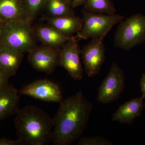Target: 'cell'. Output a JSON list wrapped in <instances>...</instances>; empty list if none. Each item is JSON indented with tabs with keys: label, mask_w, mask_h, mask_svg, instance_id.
Segmentation results:
<instances>
[{
	"label": "cell",
	"mask_w": 145,
	"mask_h": 145,
	"mask_svg": "<svg viewBox=\"0 0 145 145\" xmlns=\"http://www.w3.org/2000/svg\"><path fill=\"white\" fill-rule=\"evenodd\" d=\"M53 119L51 142L69 145L80 137L86 128L93 105L82 91L63 99Z\"/></svg>",
	"instance_id": "obj_1"
},
{
	"label": "cell",
	"mask_w": 145,
	"mask_h": 145,
	"mask_svg": "<svg viewBox=\"0 0 145 145\" xmlns=\"http://www.w3.org/2000/svg\"><path fill=\"white\" fill-rule=\"evenodd\" d=\"M18 138L24 145H47L51 142L53 119L33 105L19 109L14 120Z\"/></svg>",
	"instance_id": "obj_2"
},
{
	"label": "cell",
	"mask_w": 145,
	"mask_h": 145,
	"mask_svg": "<svg viewBox=\"0 0 145 145\" xmlns=\"http://www.w3.org/2000/svg\"><path fill=\"white\" fill-rule=\"evenodd\" d=\"M32 23L29 20L13 21L5 24L0 34V43L24 53L37 46Z\"/></svg>",
	"instance_id": "obj_3"
},
{
	"label": "cell",
	"mask_w": 145,
	"mask_h": 145,
	"mask_svg": "<svg viewBox=\"0 0 145 145\" xmlns=\"http://www.w3.org/2000/svg\"><path fill=\"white\" fill-rule=\"evenodd\" d=\"M145 41V16L137 13L120 22L114 37V46L129 50Z\"/></svg>",
	"instance_id": "obj_4"
},
{
	"label": "cell",
	"mask_w": 145,
	"mask_h": 145,
	"mask_svg": "<svg viewBox=\"0 0 145 145\" xmlns=\"http://www.w3.org/2000/svg\"><path fill=\"white\" fill-rule=\"evenodd\" d=\"M82 27L75 36L78 41L81 39L101 38L104 39L115 25L124 19L122 15H106L91 13L82 9Z\"/></svg>",
	"instance_id": "obj_5"
},
{
	"label": "cell",
	"mask_w": 145,
	"mask_h": 145,
	"mask_svg": "<svg viewBox=\"0 0 145 145\" xmlns=\"http://www.w3.org/2000/svg\"><path fill=\"white\" fill-rule=\"evenodd\" d=\"M125 79L123 70L117 63H113L98 89V102L106 104L117 101L125 88Z\"/></svg>",
	"instance_id": "obj_6"
},
{
	"label": "cell",
	"mask_w": 145,
	"mask_h": 145,
	"mask_svg": "<svg viewBox=\"0 0 145 145\" xmlns=\"http://www.w3.org/2000/svg\"><path fill=\"white\" fill-rule=\"evenodd\" d=\"M78 42L75 37L72 36L61 47L58 65L66 69L74 80H81L83 70L80 57L81 49Z\"/></svg>",
	"instance_id": "obj_7"
},
{
	"label": "cell",
	"mask_w": 145,
	"mask_h": 145,
	"mask_svg": "<svg viewBox=\"0 0 145 145\" xmlns=\"http://www.w3.org/2000/svg\"><path fill=\"white\" fill-rule=\"evenodd\" d=\"M104 39H91L87 44L81 49L85 71L89 78L99 74L105 60V47Z\"/></svg>",
	"instance_id": "obj_8"
},
{
	"label": "cell",
	"mask_w": 145,
	"mask_h": 145,
	"mask_svg": "<svg viewBox=\"0 0 145 145\" xmlns=\"http://www.w3.org/2000/svg\"><path fill=\"white\" fill-rule=\"evenodd\" d=\"M61 48L42 44L37 46L29 53V62L37 71L51 74L58 66Z\"/></svg>",
	"instance_id": "obj_9"
},
{
	"label": "cell",
	"mask_w": 145,
	"mask_h": 145,
	"mask_svg": "<svg viewBox=\"0 0 145 145\" xmlns=\"http://www.w3.org/2000/svg\"><path fill=\"white\" fill-rule=\"evenodd\" d=\"M19 91L21 95H26L46 102L59 103L63 100L59 86L46 79L32 82L23 87Z\"/></svg>",
	"instance_id": "obj_10"
},
{
	"label": "cell",
	"mask_w": 145,
	"mask_h": 145,
	"mask_svg": "<svg viewBox=\"0 0 145 145\" xmlns=\"http://www.w3.org/2000/svg\"><path fill=\"white\" fill-rule=\"evenodd\" d=\"M21 94L11 84L0 89V122L16 114L19 108Z\"/></svg>",
	"instance_id": "obj_11"
},
{
	"label": "cell",
	"mask_w": 145,
	"mask_h": 145,
	"mask_svg": "<svg viewBox=\"0 0 145 145\" xmlns=\"http://www.w3.org/2000/svg\"><path fill=\"white\" fill-rule=\"evenodd\" d=\"M141 97L132 99L120 106L112 116L113 121L120 123H127L131 124L135 118L140 117L144 107L145 104Z\"/></svg>",
	"instance_id": "obj_12"
},
{
	"label": "cell",
	"mask_w": 145,
	"mask_h": 145,
	"mask_svg": "<svg viewBox=\"0 0 145 145\" xmlns=\"http://www.w3.org/2000/svg\"><path fill=\"white\" fill-rule=\"evenodd\" d=\"M34 31L36 39L42 44L55 48H61L72 37L65 36L57 29L48 24L39 25Z\"/></svg>",
	"instance_id": "obj_13"
},
{
	"label": "cell",
	"mask_w": 145,
	"mask_h": 145,
	"mask_svg": "<svg viewBox=\"0 0 145 145\" xmlns=\"http://www.w3.org/2000/svg\"><path fill=\"white\" fill-rule=\"evenodd\" d=\"M23 57V53L0 43V68L10 77L16 75Z\"/></svg>",
	"instance_id": "obj_14"
},
{
	"label": "cell",
	"mask_w": 145,
	"mask_h": 145,
	"mask_svg": "<svg viewBox=\"0 0 145 145\" xmlns=\"http://www.w3.org/2000/svg\"><path fill=\"white\" fill-rule=\"evenodd\" d=\"M43 20L47 24L58 29L65 36L71 37L72 34L78 33L82 27V18L75 16L54 17L44 16Z\"/></svg>",
	"instance_id": "obj_15"
},
{
	"label": "cell",
	"mask_w": 145,
	"mask_h": 145,
	"mask_svg": "<svg viewBox=\"0 0 145 145\" xmlns=\"http://www.w3.org/2000/svg\"><path fill=\"white\" fill-rule=\"evenodd\" d=\"M0 19L5 23L13 21H29L22 0H0Z\"/></svg>",
	"instance_id": "obj_16"
},
{
	"label": "cell",
	"mask_w": 145,
	"mask_h": 145,
	"mask_svg": "<svg viewBox=\"0 0 145 145\" xmlns=\"http://www.w3.org/2000/svg\"><path fill=\"white\" fill-rule=\"evenodd\" d=\"M44 8L49 14L48 17L75 16L73 8L67 0H48Z\"/></svg>",
	"instance_id": "obj_17"
},
{
	"label": "cell",
	"mask_w": 145,
	"mask_h": 145,
	"mask_svg": "<svg viewBox=\"0 0 145 145\" xmlns=\"http://www.w3.org/2000/svg\"><path fill=\"white\" fill-rule=\"evenodd\" d=\"M83 5V9L91 13L113 15L117 11L110 0H86Z\"/></svg>",
	"instance_id": "obj_18"
},
{
	"label": "cell",
	"mask_w": 145,
	"mask_h": 145,
	"mask_svg": "<svg viewBox=\"0 0 145 145\" xmlns=\"http://www.w3.org/2000/svg\"><path fill=\"white\" fill-rule=\"evenodd\" d=\"M48 0H22L28 20L32 23L40 13Z\"/></svg>",
	"instance_id": "obj_19"
},
{
	"label": "cell",
	"mask_w": 145,
	"mask_h": 145,
	"mask_svg": "<svg viewBox=\"0 0 145 145\" xmlns=\"http://www.w3.org/2000/svg\"><path fill=\"white\" fill-rule=\"evenodd\" d=\"M78 145H113L107 139L100 136L84 137L79 140Z\"/></svg>",
	"instance_id": "obj_20"
},
{
	"label": "cell",
	"mask_w": 145,
	"mask_h": 145,
	"mask_svg": "<svg viewBox=\"0 0 145 145\" xmlns=\"http://www.w3.org/2000/svg\"><path fill=\"white\" fill-rule=\"evenodd\" d=\"M10 78L8 74L0 68V89L8 84Z\"/></svg>",
	"instance_id": "obj_21"
},
{
	"label": "cell",
	"mask_w": 145,
	"mask_h": 145,
	"mask_svg": "<svg viewBox=\"0 0 145 145\" xmlns=\"http://www.w3.org/2000/svg\"><path fill=\"white\" fill-rule=\"evenodd\" d=\"M0 145H24L22 141L19 139L11 140L3 137L0 139Z\"/></svg>",
	"instance_id": "obj_22"
},
{
	"label": "cell",
	"mask_w": 145,
	"mask_h": 145,
	"mask_svg": "<svg viewBox=\"0 0 145 145\" xmlns=\"http://www.w3.org/2000/svg\"><path fill=\"white\" fill-rule=\"evenodd\" d=\"M140 88L142 92V97L143 99L145 98V74L144 73L142 75L140 82Z\"/></svg>",
	"instance_id": "obj_23"
},
{
	"label": "cell",
	"mask_w": 145,
	"mask_h": 145,
	"mask_svg": "<svg viewBox=\"0 0 145 145\" xmlns=\"http://www.w3.org/2000/svg\"><path fill=\"white\" fill-rule=\"evenodd\" d=\"M86 0H71V5L72 8H75L84 3Z\"/></svg>",
	"instance_id": "obj_24"
},
{
	"label": "cell",
	"mask_w": 145,
	"mask_h": 145,
	"mask_svg": "<svg viewBox=\"0 0 145 145\" xmlns=\"http://www.w3.org/2000/svg\"><path fill=\"white\" fill-rule=\"evenodd\" d=\"M5 23L4 22H3V21L1 20V19H0V34H1V32L3 27Z\"/></svg>",
	"instance_id": "obj_25"
},
{
	"label": "cell",
	"mask_w": 145,
	"mask_h": 145,
	"mask_svg": "<svg viewBox=\"0 0 145 145\" xmlns=\"http://www.w3.org/2000/svg\"><path fill=\"white\" fill-rule=\"evenodd\" d=\"M67 1H68L71 4V0H67Z\"/></svg>",
	"instance_id": "obj_26"
},
{
	"label": "cell",
	"mask_w": 145,
	"mask_h": 145,
	"mask_svg": "<svg viewBox=\"0 0 145 145\" xmlns=\"http://www.w3.org/2000/svg\"></svg>",
	"instance_id": "obj_27"
}]
</instances>
